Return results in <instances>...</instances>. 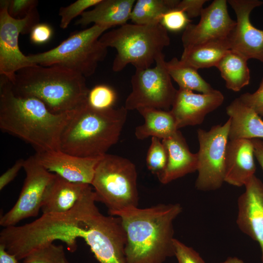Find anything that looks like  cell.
Segmentation results:
<instances>
[{"label":"cell","instance_id":"obj_21","mask_svg":"<svg viewBox=\"0 0 263 263\" xmlns=\"http://www.w3.org/2000/svg\"><path fill=\"white\" fill-rule=\"evenodd\" d=\"M230 119L229 140L263 139V120L254 110L238 97L226 108Z\"/></svg>","mask_w":263,"mask_h":263},{"label":"cell","instance_id":"obj_18","mask_svg":"<svg viewBox=\"0 0 263 263\" xmlns=\"http://www.w3.org/2000/svg\"><path fill=\"white\" fill-rule=\"evenodd\" d=\"M167 152L165 169L157 177L163 184H167L197 170L198 157L192 153L185 138L178 130L172 136L162 140Z\"/></svg>","mask_w":263,"mask_h":263},{"label":"cell","instance_id":"obj_29","mask_svg":"<svg viewBox=\"0 0 263 263\" xmlns=\"http://www.w3.org/2000/svg\"><path fill=\"white\" fill-rule=\"evenodd\" d=\"M116 97V92L112 87L106 84H98L90 90L87 102L94 109L107 110L113 108Z\"/></svg>","mask_w":263,"mask_h":263},{"label":"cell","instance_id":"obj_39","mask_svg":"<svg viewBox=\"0 0 263 263\" xmlns=\"http://www.w3.org/2000/svg\"><path fill=\"white\" fill-rule=\"evenodd\" d=\"M18 261L14 255L9 253L2 246L0 245V263H17Z\"/></svg>","mask_w":263,"mask_h":263},{"label":"cell","instance_id":"obj_2","mask_svg":"<svg viewBox=\"0 0 263 263\" xmlns=\"http://www.w3.org/2000/svg\"><path fill=\"white\" fill-rule=\"evenodd\" d=\"M179 203L133 207L113 213L127 237L126 263H164L174 256L173 222L182 211Z\"/></svg>","mask_w":263,"mask_h":263},{"label":"cell","instance_id":"obj_34","mask_svg":"<svg viewBox=\"0 0 263 263\" xmlns=\"http://www.w3.org/2000/svg\"><path fill=\"white\" fill-rule=\"evenodd\" d=\"M239 98L259 115L263 116V78L258 89L255 92L243 94Z\"/></svg>","mask_w":263,"mask_h":263},{"label":"cell","instance_id":"obj_26","mask_svg":"<svg viewBox=\"0 0 263 263\" xmlns=\"http://www.w3.org/2000/svg\"><path fill=\"white\" fill-rule=\"evenodd\" d=\"M178 0H137L132 9L130 20L139 25L160 23L164 14L175 8Z\"/></svg>","mask_w":263,"mask_h":263},{"label":"cell","instance_id":"obj_38","mask_svg":"<svg viewBox=\"0 0 263 263\" xmlns=\"http://www.w3.org/2000/svg\"><path fill=\"white\" fill-rule=\"evenodd\" d=\"M255 152V156L263 170V140L261 139H251Z\"/></svg>","mask_w":263,"mask_h":263},{"label":"cell","instance_id":"obj_1","mask_svg":"<svg viewBox=\"0 0 263 263\" xmlns=\"http://www.w3.org/2000/svg\"><path fill=\"white\" fill-rule=\"evenodd\" d=\"M74 112L53 113L38 98L15 94L10 81L0 76V129L30 144L36 152L60 150L62 132Z\"/></svg>","mask_w":263,"mask_h":263},{"label":"cell","instance_id":"obj_13","mask_svg":"<svg viewBox=\"0 0 263 263\" xmlns=\"http://www.w3.org/2000/svg\"><path fill=\"white\" fill-rule=\"evenodd\" d=\"M226 0H214L204 8L197 24H189L184 30V49L218 39H226L236 24L230 17Z\"/></svg>","mask_w":263,"mask_h":263},{"label":"cell","instance_id":"obj_14","mask_svg":"<svg viewBox=\"0 0 263 263\" xmlns=\"http://www.w3.org/2000/svg\"><path fill=\"white\" fill-rule=\"evenodd\" d=\"M244 187L237 200L236 222L243 233L259 244L263 263V182L254 175Z\"/></svg>","mask_w":263,"mask_h":263},{"label":"cell","instance_id":"obj_23","mask_svg":"<svg viewBox=\"0 0 263 263\" xmlns=\"http://www.w3.org/2000/svg\"><path fill=\"white\" fill-rule=\"evenodd\" d=\"M229 50L227 38L214 40L184 49L180 60L197 70L216 67Z\"/></svg>","mask_w":263,"mask_h":263},{"label":"cell","instance_id":"obj_20","mask_svg":"<svg viewBox=\"0 0 263 263\" xmlns=\"http://www.w3.org/2000/svg\"><path fill=\"white\" fill-rule=\"evenodd\" d=\"M135 0H101L94 8L84 12L75 24L82 27L94 23L109 29L130 20Z\"/></svg>","mask_w":263,"mask_h":263},{"label":"cell","instance_id":"obj_40","mask_svg":"<svg viewBox=\"0 0 263 263\" xmlns=\"http://www.w3.org/2000/svg\"><path fill=\"white\" fill-rule=\"evenodd\" d=\"M220 263H245L241 259L236 257H229L225 261Z\"/></svg>","mask_w":263,"mask_h":263},{"label":"cell","instance_id":"obj_9","mask_svg":"<svg viewBox=\"0 0 263 263\" xmlns=\"http://www.w3.org/2000/svg\"><path fill=\"white\" fill-rule=\"evenodd\" d=\"M230 119L223 125H217L208 131L199 129L197 137L199 149L198 175L196 188L201 191L215 190L225 182V161Z\"/></svg>","mask_w":263,"mask_h":263},{"label":"cell","instance_id":"obj_8","mask_svg":"<svg viewBox=\"0 0 263 263\" xmlns=\"http://www.w3.org/2000/svg\"><path fill=\"white\" fill-rule=\"evenodd\" d=\"M131 82L132 90L124 106L128 111L140 108L170 110L177 90L167 70L163 53L156 59L154 67L135 69Z\"/></svg>","mask_w":263,"mask_h":263},{"label":"cell","instance_id":"obj_25","mask_svg":"<svg viewBox=\"0 0 263 263\" xmlns=\"http://www.w3.org/2000/svg\"><path fill=\"white\" fill-rule=\"evenodd\" d=\"M167 70L170 76L179 88L201 94H208L215 90L198 73V70L185 63L176 57L166 61Z\"/></svg>","mask_w":263,"mask_h":263},{"label":"cell","instance_id":"obj_3","mask_svg":"<svg viewBox=\"0 0 263 263\" xmlns=\"http://www.w3.org/2000/svg\"><path fill=\"white\" fill-rule=\"evenodd\" d=\"M15 94L33 96L55 114L72 112L87 103L85 77L58 65L35 64L18 71L11 83Z\"/></svg>","mask_w":263,"mask_h":263},{"label":"cell","instance_id":"obj_16","mask_svg":"<svg viewBox=\"0 0 263 263\" xmlns=\"http://www.w3.org/2000/svg\"><path fill=\"white\" fill-rule=\"evenodd\" d=\"M35 155L39 163L49 172L70 182L89 185L101 158L80 157L60 150L36 152Z\"/></svg>","mask_w":263,"mask_h":263},{"label":"cell","instance_id":"obj_22","mask_svg":"<svg viewBox=\"0 0 263 263\" xmlns=\"http://www.w3.org/2000/svg\"><path fill=\"white\" fill-rule=\"evenodd\" d=\"M144 118V123L135 129V137L144 140L150 137L164 140L172 136L179 130L170 110L151 108H140L137 110Z\"/></svg>","mask_w":263,"mask_h":263},{"label":"cell","instance_id":"obj_7","mask_svg":"<svg viewBox=\"0 0 263 263\" xmlns=\"http://www.w3.org/2000/svg\"><path fill=\"white\" fill-rule=\"evenodd\" d=\"M137 173L128 159L106 154L99 161L91 186L96 201L104 204L109 214L138 207Z\"/></svg>","mask_w":263,"mask_h":263},{"label":"cell","instance_id":"obj_37","mask_svg":"<svg viewBox=\"0 0 263 263\" xmlns=\"http://www.w3.org/2000/svg\"><path fill=\"white\" fill-rule=\"evenodd\" d=\"M24 160L18 159L15 164L0 177V190H2L17 176L21 168H23Z\"/></svg>","mask_w":263,"mask_h":263},{"label":"cell","instance_id":"obj_6","mask_svg":"<svg viewBox=\"0 0 263 263\" xmlns=\"http://www.w3.org/2000/svg\"><path fill=\"white\" fill-rule=\"evenodd\" d=\"M109 28L94 24L73 33L58 46L44 52L27 56L33 64L58 65L84 76L92 75L98 63L104 60L108 48L99 40Z\"/></svg>","mask_w":263,"mask_h":263},{"label":"cell","instance_id":"obj_10","mask_svg":"<svg viewBox=\"0 0 263 263\" xmlns=\"http://www.w3.org/2000/svg\"><path fill=\"white\" fill-rule=\"evenodd\" d=\"M8 3L9 0L0 2V74L12 83L18 71L35 65L20 50L19 37L30 33L39 23V15L37 8L22 19L13 18L8 12Z\"/></svg>","mask_w":263,"mask_h":263},{"label":"cell","instance_id":"obj_31","mask_svg":"<svg viewBox=\"0 0 263 263\" xmlns=\"http://www.w3.org/2000/svg\"><path fill=\"white\" fill-rule=\"evenodd\" d=\"M191 21L183 10L175 8L164 14L160 24L167 31L177 32L184 30Z\"/></svg>","mask_w":263,"mask_h":263},{"label":"cell","instance_id":"obj_4","mask_svg":"<svg viewBox=\"0 0 263 263\" xmlns=\"http://www.w3.org/2000/svg\"><path fill=\"white\" fill-rule=\"evenodd\" d=\"M127 114L124 106L100 110L87 102L73 112L62 132L59 150L80 157H102L118 142Z\"/></svg>","mask_w":263,"mask_h":263},{"label":"cell","instance_id":"obj_30","mask_svg":"<svg viewBox=\"0 0 263 263\" xmlns=\"http://www.w3.org/2000/svg\"><path fill=\"white\" fill-rule=\"evenodd\" d=\"M101 0H77L71 4L60 8L58 15L60 17V27L66 29L73 19L81 15L86 10L94 6Z\"/></svg>","mask_w":263,"mask_h":263},{"label":"cell","instance_id":"obj_36","mask_svg":"<svg viewBox=\"0 0 263 263\" xmlns=\"http://www.w3.org/2000/svg\"><path fill=\"white\" fill-rule=\"evenodd\" d=\"M207 0H179L175 8L183 10L189 19L200 16L203 5Z\"/></svg>","mask_w":263,"mask_h":263},{"label":"cell","instance_id":"obj_32","mask_svg":"<svg viewBox=\"0 0 263 263\" xmlns=\"http://www.w3.org/2000/svg\"><path fill=\"white\" fill-rule=\"evenodd\" d=\"M174 245V256L178 263H206L195 250L175 238Z\"/></svg>","mask_w":263,"mask_h":263},{"label":"cell","instance_id":"obj_24","mask_svg":"<svg viewBox=\"0 0 263 263\" xmlns=\"http://www.w3.org/2000/svg\"><path fill=\"white\" fill-rule=\"evenodd\" d=\"M247 60L230 50L219 61L216 67L219 70L227 89L238 92L249 84L250 75Z\"/></svg>","mask_w":263,"mask_h":263},{"label":"cell","instance_id":"obj_11","mask_svg":"<svg viewBox=\"0 0 263 263\" xmlns=\"http://www.w3.org/2000/svg\"><path fill=\"white\" fill-rule=\"evenodd\" d=\"M26 177L14 206L0 218L3 227L16 225L20 221L37 216L41 208L48 186L54 176L39 163L35 155L24 160Z\"/></svg>","mask_w":263,"mask_h":263},{"label":"cell","instance_id":"obj_12","mask_svg":"<svg viewBox=\"0 0 263 263\" xmlns=\"http://www.w3.org/2000/svg\"><path fill=\"white\" fill-rule=\"evenodd\" d=\"M234 10L236 24L227 38L230 49L247 59L263 63V30L251 22L250 15L256 7L263 4L260 0H228Z\"/></svg>","mask_w":263,"mask_h":263},{"label":"cell","instance_id":"obj_17","mask_svg":"<svg viewBox=\"0 0 263 263\" xmlns=\"http://www.w3.org/2000/svg\"><path fill=\"white\" fill-rule=\"evenodd\" d=\"M255 157L251 139L228 140L225 155V182L235 187L244 186L255 175Z\"/></svg>","mask_w":263,"mask_h":263},{"label":"cell","instance_id":"obj_5","mask_svg":"<svg viewBox=\"0 0 263 263\" xmlns=\"http://www.w3.org/2000/svg\"><path fill=\"white\" fill-rule=\"evenodd\" d=\"M99 40L116 50L112 66L115 72L130 64L135 69L150 68L170 42L168 31L160 23H126L104 33Z\"/></svg>","mask_w":263,"mask_h":263},{"label":"cell","instance_id":"obj_27","mask_svg":"<svg viewBox=\"0 0 263 263\" xmlns=\"http://www.w3.org/2000/svg\"><path fill=\"white\" fill-rule=\"evenodd\" d=\"M23 260L22 263H69L63 246L53 243L40 246Z\"/></svg>","mask_w":263,"mask_h":263},{"label":"cell","instance_id":"obj_19","mask_svg":"<svg viewBox=\"0 0 263 263\" xmlns=\"http://www.w3.org/2000/svg\"><path fill=\"white\" fill-rule=\"evenodd\" d=\"M90 185L70 182L54 174L45 192L41 208L42 214L61 213L70 210Z\"/></svg>","mask_w":263,"mask_h":263},{"label":"cell","instance_id":"obj_33","mask_svg":"<svg viewBox=\"0 0 263 263\" xmlns=\"http://www.w3.org/2000/svg\"><path fill=\"white\" fill-rule=\"evenodd\" d=\"M38 2L37 0H10L8 12L12 18L21 19L37 8Z\"/></svg>","mask_w":263,"mask_h":263},{"label":"cell","instance_id":"obj_28","mask_svg":"<svg viewBox=\"0 0 263 263\" xmlns=\"http://www.w3.org/2000/svg\"><path fill=\"white\" fill-rule=\"evenodd\" d=\"M167 160V150L162 141L159 138L151 137L146 159L148 169L158 177L165 169Z\"/></svg>","mask_w":263,"mask_h":263},{"label":"cell","instance_id":"obj_15","mask_svg":"<svg viewBox=\"0 0 263 263\" xmlns=\"http://www.w3.org/2000/svg\"><path fill=\"white\" fill-rule=\"evenodd\" d=\"M224 96L218 90L208 94H196L179 89L170 110L177 129L203 123L206 116L223 103Z\"/></svg>","mask_w":263,"mask_h":263},{"label":"cell","instance_id":"obj_35","mask_svg":"<svg viewBox=\"0 0 263 263\" xmlns=\"http://www.w3.org/2000/svg\"><path fill=\"white\" fill-rule=\"evenodd\" d=\"M30 39L35 44H43L48 42L53 34L52 27L45 23L36 24L30 32Z\"/></svg>","mask_w":263,"mask_h":263}]
</instances>
